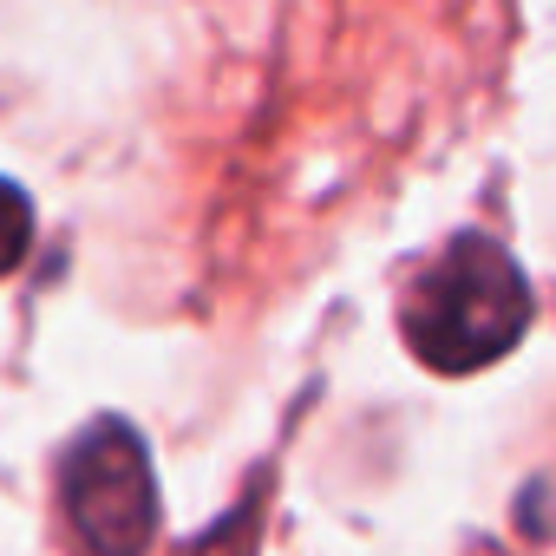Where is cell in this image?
<instances>
[{
    "instance_id": "6da1fadb",
    "label": "cell",
    "mask_w": 556,
    "mask_h": 556,
    "mask_svg": "<svg viewBox=\"0 0 556 556\" xmlns=\"http://www.w3.org/2000/svg\"><path fill=\"white\" fill-rule=\"evenodd\" d=\"M530 328V282L491 236H452L400 302V334L432 374H478Z\"/></svg>"
},
{
    "instance_id": "7a4b0ae2",
    "label": "cell",
    "mask_w": 556,
    "mask_h": 556,
    "mask_svg": "<svg viewBox=\"0 0 556 556\" xmlns=\"http://www.w3.org/2000/svg\"><path fill=\"white\" fill-rule=\"evenodd\" d=\"M60 497L92 556H144L157 536V478L151 452L125 419H92L66 465H60Z\"/></svg>"
},
{
    "instance_id": "277c9868",
    "label": "cell",
    "mask_w": 556,
    "mask_h": 556,
    "mask_svg": "<svg viewBox=\"0 0 556 556\" xmlns=\"http://www.w3.org/2000/svg\"><path fill=\"white\" fill-rule=\"evenodd\" d=\"M255 530H262V497H242L190 556H255Z\"/></svg>"
},
{
    "instance_id": "3957f363",
    "label": "cell",
    "mask_w": 556,
    "mask_h": 556,
    "mask_svg": "<svg viewBox=\"0 0 556 556\" xmlns=\"http://www.w3.org/2000/svg\"><path fill=\"white\" fill-rule=\"evenodd\" d=\"M27 249H34V203L0 177V275H14Z\"/></svg>"
}]
</instances>
